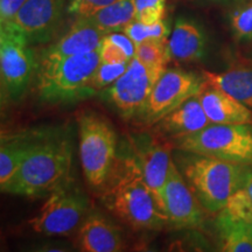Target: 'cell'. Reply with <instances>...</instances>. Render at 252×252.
I'll use <instances>...</instances> for the list:
<instances>
[{
    "instance_id": "cb8c5ba5",
    "label": "cell",
    "mask_w": 252,
    "mask_h": 252,
    "mask_svg": "<svg viewBox=\"0 0 252 252\" xmlns=\"http://www.w3.org/2000/svg\"><path fill=\"white\" fill-rule=\"evenodd\" d=\"M123 33H125L137 46L147 40H167L169 35V26L163 19L153 25H145L135 19L123 30Z\"/></svg>"
},
{
    "instance_id": "2e32d148",
    "label": "cell",
    "mask_w": 252,
    "mask_h": 252,
    "mask_svg": "<svg viewBox=\"0 0 252 252\" xmlns=\"http://www.w3.org/2000/svg\"><path fill=\"white\" fill-rule=\"evenodd\" d=\"M78 245L84 252H117L124 248L117 226L99 213L88 214L82 222Z\"/></svg>"
},
{
    "instance_id": "7402d4cb",
    "label": "cell",
    "mask_w": 252,
    "mask_h": 252,
    "mask_svg": "<svg viewBox=\"0 0 252 252\" xmlns=\"http://www.w3.org/2000/svg\"><path fill=\"white\" fill-rule=\"evenodd\" d=\"M89 19L104 34L123 32L128 24L137 19L135 2L134 0H118L91 15Z\"/></svg>"
},
{
    "instance_id": "d6a6232c",
    "label": "cell",
    "mask_w": 252,
    "mask_h": 252,
    "mask_svg": "<svg viewBox=\"0 0 252 252\" xmlns=\"http://www.w3.org/2000/svg\"><path fill=\"white\" fill-rule=\"evenodd\" d=\"M248 226H249V230H250V232H251V235H252V222L249 223Z\"/></svg>"
},
{
    "instance_id": "30bf717a",
    "label": "cell",
    "mask_w": 252,
    "mask_h": 252,
    "mask_svg": "<svg viewBox=\"0 0 252 252\" xmlns=\"http://www.w3.org/2000/svg\"><path fill=\"white\" fill-rule=\"evenodd\" d=\"M204 83L202 75L179 68L166 69L153 88L143 118L149 124H158L186 100L197 96Z\"/></svg>"
},
{
    "instance_id": "d4e9b609",
    "label": "cell",
    "mask_w": 252,
    "mask_h": 252,
    "mask_svg": "<svg viewBox=\"0 0 252 252\" xmlns=\"http://www.w3.org/2000/svg\"><path fill=\"white\" fill-rule=\"evenodd\" d=\"M223 210L236 220L247 224L252 222V201L242 187L230 196Z\"/></svg>"
},
{
    "instance_id": "83f0119b",
    "label": "cell",
    "mask_w": 252,
    "mask_h": 252,
    "mask_svg": "<svg viewBox=\"0 0 252 252\" xmlns=\"http://www.w3.org/2000/svg\"><path fill=\"white\" fill-rule=\"evenodd\" d=\"M230 20L236 39L239 41L252 40V4L236 9Z\"/></svg>"
},
{
    "instance_id": "6da1fadb",
    "label": "cell",
    "mask_w": 252,
    "mask_h": 252,
    "mask_svg": "<svg viewBox=\"0 0 252 252\" xmlns=\"http://www.w3.org/2000/svg\"><path fill=\"white\" fill-rule=\"evenodd\" d=\"M108 181L103 203L131 228L157 230L168 223L134 156L123 157L115 163Z\"/></svg>"
},
{
    "instance_id": "8fae6325",
    "label": "cell",
    "mask_w": 252,
    "mask_h": 252,
    "mask_svg": "<svg viewBox=\"0 0 252 252\" xmlns=\"http://www.w3.org/2000/svg\"><path fill=\"white\" fill-rule=\"evenodd\" d=\"M163 203L168 223L174 228L191 229L203 224L202 204L173 159L163 191Z\"/></svg>"
},
{
    "instance_id": "9c48e42d",
    "label": "cell",
    "mask_w": 252,
    "mask_h": 252,
    "mask_svg": "<svg viewBox=\"0 0 252 252\" xmlns=\"http://www.w3.org/2000/svg\"><path fill=\"white\" fill-rule=\"evenodd\" d=\"M165 70L147 67L133 58L124 74L105 90V97L123 118L143 117L153 88Z\"/></svg>"
},
{
    "instance_id": "603a6c76",
    "label": "cell",
    "mask_w": 252,
    "mask_h": 252,
    "mask_svg": "<svg viewBox=\"0 0 252 252\" xmlns=\"http://www.w3.org/2000/svg\"><path fill=\"white\" fill-rule=\"evenodd\" d=\"M141 63L150 68L166 69V64L171 60L168 40H147L135 46V56Z\"/></svg>"
},
{
    "instance_id": "4fadbf2b",
    "label": "cell",
    "mask_w": 252,
    "mask_h": 252,
    "mask_svg": "<svg viewBox=\"0 0 252 252\" xmlns=\"http://www.w3.org/2000/svg\"><path fill=\"white\" fill-rule=\"evenodd\" d=\"M64 0H28L8 23L23 32L27 39H48L61 21Z\"/></svg>"
},
{
    "instance_id": "f1b7e54d",
    "label": "cell",
    "mask_w": 252,
    "mask_h": 252,
    "mask_svg": "<svg viewBox=\"0 0 252 252\" xmlns=\"http://www.w3.org/2000/svg\"><path fill=\"white\" fill-rule=\"evenodd\" d=\"M100 61L108 63H121L130 62L131 59L118 45L109 39L108 35L104 36L102 46L99 49Z\"/></svg>"
},
{
    "instance_id": "52a82bcc",
    "label": "cell",
    "mask_w": 252,
    "mask_h": 252,
    "mask_svg": "<svg viewBox=\"0 0 252 252\" xmlns=\"http://www.w3.org/2000/svg\"><path fill=\"white\" fill-rule=\"evenodd\" d=\"M89 212V200L70 182H65L48 195L39 214L30 220L33 231L46 236L72 234Z\"/></svg>"
},
{
    "instance_id": "f546056e",
    "label": "cell",
    "mask_w": 252,
    "mask_h": 252,
    "mask_svg": "<svg viewBox=\"0 0 252 252\" xmlns=\"http://www.w3.org/2000/svg\"><path fill=\"white\" fill-rule=\"evenodd\" d=\"M116 1L118 0H82L72 14L77 15V17L89 18Z\"/></svg>"
},
{
    "instance_id": "4dcf8cb0",
    "label": "cell",
    "mask_w": 252,
    "mask_h": 252,
    "mask_svg": "<svg viewBox=\"0 0 252 252\" xmlns=\"http://www.w3.org/2000/svg\"><path fill=\"white\" fill-rule=\"evenodd\" d=\"M28 0H0V23L4 25L14 18Z\"/></svg>"
},
{
    "instance_id": "5bb4252c",
    "label": "cell",
    "mask_w": 252,
    "mask_h": 252,
    "mask_svg": "<svg viewBox=\"0 0 252 252\" xmlns=\"http://www.w3.org/2000/svg\"><path fill=\"white\" fill-rule=\"evenodd\" d=\"M105 35L89 18L78 17L64 35L43 50L40 60L52 61L99 50Z\"/></svg>"
},
{
    "instance_id": "3957f363",
    "label": "cell",
    "mask_w": 252,
    "mask_h": 252,
    "mask_svg": "<svg viewBox=\"0 0 252 252\" xmlns=\"http://www.w3.org/2000/svg\"><path fill=\"white\" fill-rule=\"evenodd\" d=\"M179 169L204 209L219 213L242 187L245 165L180 151Z\"/></svg>"
},
{
    "instance_id": "277c9868",
    "label": "cell",
    "mask_w": 252,
    "mask_h": 252,
    "mask_svg": "<svg viewBox=\"0 0 252 252\" xmlns=\"http://www.w3.org/2000/svg\"><path fill=\"white\" fill-rule=\"evenodd\" d=\"M100 63L99 50L60 60H40L36 91L47 103H72L93 96V78Z\"/></svg>"
},
{
    "instance_id": "7c38bea8",
    "label": "cell",
    "mask_w": 252,
    "mask_h": 252,
    "mask_svg": "<svg viewBox=\"0 0 252 252\" xmlns=\"http://www.w3.org/2000/svg\"><path fill=\"white\" fill-rule=\"evenodd\" d=\"M171 152V146L159 143L147 134H141L134 139L133 154L162 213H165L163 191L172 161Z\"/></svg>"
},
{
    "instance_id": "1f68e13d",
    "label": "cell",
    "mask_w": 252,
    "mask_h": 252,
    "mask_svg": "<svg viewBox=\"0 0 252 252\" xmlns=\"http://www.w3.org/2000/svg\"><path fill=\"white\" fill-rule=\"evenodd\" d=\"M242 188L244 189L245 193L250 197L252 201V166H247L245 168V174L243 179V184H242Z\"/></svg>"
},
{
    "instance_id": "d6986e66",
    "label": "cell",
    "mask_w": 252,
    "mask_h": 252,
    "mask_svg": "<svg viewBox=\"0 0 252 252\" xmlns=\"http://www.w3.org/2000/svg\"><path fill=\"white\" fill-rule=\"evenodd\" d=\"M42 135L13 134L2 135L0 146V187L4 191L20 169L30 151Z\"/></svg>"
},
{
    "instance_id": "8992f818",
    "label": "cell",
    "mask_w": 252,
    "mask_h": 252,
    "mask_svg": "<svg viewBox=\"0 0 252 252\" xmlns=\"http://www.w3.org/2000/svg\"><path fill=\"white\" fill-rule=\"evenodd\" d=\"M179 151L252 166V124L212 123L196 133L175 139Z\"/></svg>"
},
{
    "instance_id": "ac0fdd59",
    "label": "cell",
    "mask_w": 252,
    "mask_h": 252,
    "mask_svg": "<svg viewBox=\"0 0 252 252\" xmlns=\"http://www.w3.org/2000/svg\"><path fill=\"white\" fill-rule=\"evenodd\" d=\"M206 35L194 21L179 18L168 40L169 52L174 60L182 62H194L206 54Z\"/></svg>"
},
{
    "instance_id": "ba28073f",
    "label": "cell",
    "mask_w": 252,
    "mask_h": 252,
    "mask_svg": "<svg viewBox=\"0 0 252 252\" xmlns=\"http://www.w3.org/2000/svg\"><path fill=\"white\" fill-rule=\"evenodd\" d=\"M31 41L11 24L0 28V72L2 89L12 99H19L37 69Z\"/></svg>"
},
{
    "instance_id": "484cf974",
    "label": "cell",
    "mask_w": 252,
    "mask_h": 252,
    "mask_svg": "<svg viewBox=\"0 0 252 252\" xmlns=\"http://www.w3.org/2000/svg\"><path fill=\"white\" fill-rule=\"evenodd\" d=\"M128 63L130 62L108 63L100 61L93 78V88L94 93L105 89V88L111 86L113 82L117 81L127 69Z\"/></svg>"
},
{
    "instance_id": "5b68a950",
    "label": "cell",
    "mask_w": 252,
    "mask_h": 252,
    "mask_svg": "<svg viewBox=\"0 0 252 252\" xmlns=\"http://www.w3.org/2000/svg\"><path fill=\"white\" fill-rule=\"evenodd\" d=\"M77 123L83 175L89 186L99 188L106 184L116 163L117 134L103 116L94 112H82Z\"/></svg>"
},
{
    "instance_id": "7a4b0ae2",
    "label": "cell",
    "mask_w": 252,
    "mask_h": 252,
    "mask_svg": "<svg viewBox=\"0 0 252 252\" xmlns=\"http://www.w3.org/2000/svg\"><path fill=\"white\" fill-rule=\"evenodd\" d=\"M71 143L67 138H40L4 193L40 197L69 181Z\"/></svg>"
},
{
    "instance_id": "e0dca14e",
    "label": "cell",
    "mask_w": 252,
    "mask_h": 252,
    "mask_svg": "<svg viewBox=\"0 0 252 252\" xmlns=\"http://www.w3.org/2000/svg\"><path fill=\"white\" fill-rule=\"evenodd\" d=\"M159 130L174 139L196 133L212 124L197 96L186 100L182 105L173 110L159 123Z\"/></svg>"
},
{
    "instance_id": "ffe728a7",
    "label": "cell",
    "mask_w": 252,
    "mask_h": 252,
    "mask_svg": "<svg viewBox=\"0 0 252 252\" xmlns=\"http://www.w3.org/2000/svg\"><path fill=\"white\" fill-rule=\"evenodd\" d=\"M204 81L231 94L252 110V64L236 65L220 72L202 71Z\"/></svg>"
},
{
    "instance_id": "9a60e30c",
    "label": "cell",
    "mask_w": 252,
    "mask_h": 252,
    "mask_svg": "<svg viewBox=\"0 0 252 252\" xmlns=\"http://www.w3.org/2000/svg\"><path fill=\"white\" fill-rule=\"evenodd\" d=\"M204 111L215 124H252V111L249 106L220 88L207 82L198 94Z\"/></svg>"
},
{
    "instance_id": "4316f807",
    "label": "cell",
    "mask_w": 252,
    "mask_h": 252,
    "mask_svg": "<svg viewBox=\"0 0 252 252\" xmlns=\"http://www.w3.org/2000/svg\"><path fill=\"white\" fill-rule=\"evenodd\" d=\"M167 0H134L137 20L145 25H153L162 20Z\"/></svg>"
},
{
    "instance_id": "44dd1931",
    "label": "cell",
    "mask_w": 252,
    "mask_h": 252,
    "mask_svg": "<svg viewBox=\"0 0 252 252\" xmlns=\"http://www.w3.org/2000/svg\"><path fill=\"white\" fill-rule=\"evenodd\" d=\"M215 226L224 252H252V235L247 223L236 220L224 210L219 212Z\"/></svg>"
}]
</instances>
